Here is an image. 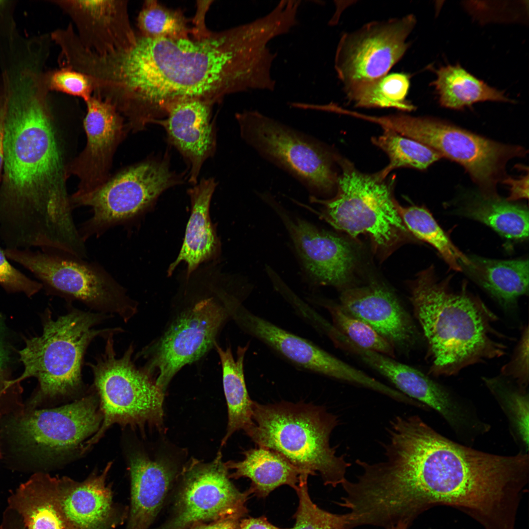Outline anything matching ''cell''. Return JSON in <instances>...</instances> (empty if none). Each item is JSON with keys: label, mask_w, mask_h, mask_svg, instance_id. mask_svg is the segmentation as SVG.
<instances>
[{"label": "cell", "mask_w": 529, "mask_h": 529, "mask_svg": "<svg viewBox=\"0 0 529 529\" xmlns=\"http://www.w3.org/2000/svg\"><path fill=\"white\" fill-rule=\"evenodd\" d=\"M386 433L384 457L366 464L364 483L371 508L386 526L411 524L443 504L469 510L491 529L501 524L505 500L528 481L529 454L499 455L457 443L418 415L395 416Z\"/></svg>", "instance_id": "obj_1"}, {"label": "cell", "mask_w": 529, "mask_h": 529, "mask_svg": "<svg viewBox=\"0 0 529 529\" xmlns=\"http://www.w3.org/2000/svg\"><path fill=\"white\" fill-rule=\"evenodd\" d=\"M262 63L241 25L207 35L171 39L137 33L130 48L106 59L107 92L132 126L143 129L182 100L212 104L256 90Z\"/></svg>", "instance_id": "obj_2"}, {"label": "cell", "mask_w": 529, "mask_h": 529, "mask_svg": "<svg viewBox=\"0 0 529 529\" xmlns=\"http://www.w3.org/2000/svg\"><path fill=\"white\" fill-rule=\"evenodd\" d=\"M48 92L32 74L0 82L5 112L0 240L7 247L60 248L79 237Z\"/></svg>", "instance_id": "obj_3"}, {"label": "cell", "mask_w": 529, "mask_h": 529, "mask_svg": "<svg viewBox=\"0 0 529 529\" xmlns=\"http://www.w3.org/2000/svg\"><path fill=\"white\" fill-rule=\"evenodd\" d=\"M410 299L428 344L430 375H455L505 354V337L494 327L497 316L466 286L453 290L430 267L413 283Z\"/></svg>", "instance_id": "obj_4"}, {"label": "cell", "mask_w": 529, "mask_h": 529, "mask_svg": "<svg viewBox=\"0 0 529 529\" xmlns=\"http://www.w3.org/2000/svg\"><path fill=\"white\" fill-rule=\"evenodd\" d=\"M252 424L244 432L258 446L275 451L308 474H320L324 484L336 487L347 479L351 463L331 446L337 415L322 406L281 401L252 405Z\"/></svg>", "instance_id": "obj_5"}, {"label": "cell", "mask_w": 529, "mask_h": 529, "mask_svg": "<svg viewBox=\"0 0 529 529\" xmlns=\"http://www.w3.org/2000/svg\"><path fill=\"white\" fill-rule=\"evenodd\" d=\"M109 316L74 309L55 319L48 318L42 334L26 340L19 351L24 371L17 379L6 381L5 390L29 377H35L39 383L34 400L65 396L77 390L82 383L84 354L91 342L99 336L122 331L97 328Z\"/></svg>", "instance_id": "obj_6"}, {"label": "cell", "mask_w": 529, "mask_h": 529, "mask_svg": "<svg viewBox=\"0 0 529 529\" xmlns=\"http://www.w3.org/2000/svg\"><path fill=\"white\" fill-rule=\"evenodd\" d=\"M4 249L8 260L28 269L52 294L98 313L116 314L125 322L136 313V303L125 288L96 263L54 249Z\"/></svg>", "instance_id": "obj_7"}, {"label": "cell", "mask_w": 529, "mask_h": 529, "mask_svg": "<svg viewBox=\"0 0 529 529\" xmlns=\"http://www.w3.org/2000/svg\"><path fill=\"white\" fill-rule=\"evenodd\" d=\"M107 337L104 351L88 364L100 399L101 424L84 444L83 451L96 443L112 425L160 428L163 421L164 392L149 373L136 368L132 346L120 357L114 349L113 335Z\"/></svg>", "instance_id": "obj_8"}, {"label": "cell", "mask_w": 529, "mask_h": 529, "mask_svg": "<svg viewBox=\"0 0 529 529\" xmlns=\"http://www.w3.org/2000/svg\"><path fill=\"white\" fill-rule=\"evenodd\" d=\"M338 161L342 173L336 195L326 200L311 196V201L322 205L320 216L336 229L353 237L368 234L377 247L391 248L407 229L390 185L377 173H363L348 162Z\"/></svg>", "instance_id": "obj_9"}, {"label": "cell", "mask_w": 529, "mask_h": 529, "mask_svg": "<svg viewBox=\"0 0 529 529\" xmlns=\"http://www.w3.org/2000/svg\"><path fill=\"white\" fill-rule=\"evenodd\" d=\"M240 136L262 158L285 171L311 193L337 187V156L311 136L256 110L236 114Z\"/></svg>", "instance_id": "obj_10"}, {"label": "cell", "mask_w": 529, "mask_h": 529, "mask_svg": "<svg viewBox=\"0 0 529 529\" xmlns=\"http://www.w3.org/2000/svg\"><path fill=\"white\" fill-rule=\"evenodd\" d=\"M181 180L167 162L150 160L122 170L90 192L73 194V209L91 208L92 216L78 228L80 235L86 242L116 226L127 227L163 192Z\"/></svg>", "instance_id": "obj_11"}, {"label": "cell", "mask_w": 529, "mask_h": 529, "mask_svg": "<svg viewBox=\"0 0 529 529\" xmlns=\"http://www.w3.org/2000/svg\"><path fill=\"white\" fill-rule=\"evenodd\" d=\"M373 122L459 163L484 192H494L507 162L526 154L521 146L499 143L433 118L398 114L375 117Z\"/></svg>", "instance_id": "obj_12"}, {"label": "cell", "mask_w": 529, "mask_h": 529, "mask_svg": "<svg viewBox=\"0 0 529 529\" xmlns=\"http://www.w3.org/2000/svg\"><path fill=\"white\" fill-rule=\"evenodd\" d=\"M228 470L220 452L210 462L192 459L177 477L169 517L156 529H187L196 523L243 517L251 493L237 488Z\"/></svg>", "instance_id": "obj_13"}, {"label": "cell", "mask_w": 529, "mask_h": 529, "mask_svg": "<svg viewBox=\"0 0 529 529\" xmlns=\"http://www.w3.org/2000/svg\"><path fill=\"white\" fill-rule=\"evenodd\" d=\"M102 414L95 396L60 407L28 411L11 420L9 430L19 451L48 460L79 447L98 430Z\"/></svg>", "instance_id": "obj_14"}, {"label": "cell", "mask_w": 529, "mask_h": 529, "mask_svg": "<svg viewBox=\"0 0 529 529\" xmlns=\"http://www.w3.org/2000/svg\"><path fill=\"white\" fill-rule=\"evenodd\" d=\"M415 24L410 14L344 33L337 46L335 68L345 92L387 74L407 50Z\"/></svg>", "instance_id": "obj_15"}, {"label": "cell", "mask_w": 529, "mask_h": 529, "mask_svg": "<svg viewBox=\"0 0 529 529\" xmlns=\"http://www.w3.org/2000/svg\"><path fill=\"white\" fill-rule=\"evenodd\" d=\"M231 308L213 298L199 301L182 313L156 344L151 367L157 369V385L164 392L184 365L203 356L215 344L216 335Z\"/></svg>", "instance_id": "obj_16"}, {"label": "cell", "mask_w": 529, "mask_h": 529, "mask_svg": "<svg viewBox=\"0 0 529 529\" xmlns=\"http://www.w3.org/2000/svg\"><path fill=\"white\" fill-rule=\"evenodd\" d=\"M232 316L246 333L295 366L323 376L381 392L384 384L312 342L258 316L241 305Z\"/></svg>", "instance_id": "obj_17"}, {"label": "cell", "mask_w": 529, "mask_h": 529, "mask_svg": "<svg viewBox=\"0 0 529 529\" xmlns=\"http://www.w3.org/2000/svg\"><path fill=\"white\" fill-rule=\"evenodd\" d=\"M261 198L275 212L289 233L310 275L322 285L341 287L353 269L355 256L343 238L292 216L268 193Z\"/></svg>", "instance_id": "obj_18"}, {"label": "cell", "mask_w": 529, "mask_h": 529, "mask_svg": "<svg viewBox=\"0 0 529 529\" xmlns=\"http://www.w3.org/2000/svg\"><path fill=\"white\" fill-rule=\"evenodd\" d=\"M85 103L86 145L67 168L68 175H74L79 180L75 195L95 190L110 177L113 157L126 127L123 117L107 101L93 95Z\"/></svg>", "instance_id": "obj_19"}, {"label": "cell", "mask_w": 529, "mask_h": 529, "mask_svg": "<svg viewBox=\"0 0 529 529\" xmlns=\"http://www.w3.org/2000/svg\"><path fill=\"white\" fill-rule=\"evenodd\" d=\"M341 307L364 321L388 341L395 351L408 354L419 345L422 335L396 295L384 286L371 284L347 289Z\"/></svg>", "instance_id": "obj_20"}, {"label": "cell", "mask_w": 529, "mask_h": 529, "mask_svg": "<svg viewBox=\"0 0 529 529\" xmlns=\"http://www.w3.org/2000/svg\"><path fill=\"white\" fill-rule=\"evenodd\" d=\"M70 18L77 36L99 54L125 49L135 42L126 0H50Z\"/></svg>", "instance_id": "obj_21"}, {"label": "cell", "mask_w": 529, "mask_h": 529, "mask_svg": "<svg viewBox=\"0 0 529 529\" xmlns=\"http://www.w3.org/2000/svg\"><path fill=\"white\" fill-rule=\"evenodd\" d=\"M109 462L100 474L85 480L57 477L60 502L70 520L79 529H115L126 521L129 507L115 503L106 480Z\"/></svg>", "instance_id": "obj_22"}, {"label": "cell", "mask_w": 529, "mask_h": 529, "mask_svg": "<svg viewBox=\"0 0 529 529\" xmlns=\"http://www.w3.org/2000/svg\"><path fill=\"white\" fill-rule=\"evenodd\" d=\"M212 105L198 99L180 101L168 108L164 119L155 121L164 128L169 142L188 163L189 181L194 185L203 163L216 149Z\"/></svg>", "instance_id": "obj_23"}, {"label": "cell", "mask_w": 529, "mask_h": 529, "mask_svg": "<svg viewBox=\"0 0 529 529\" xmlns=\"http://www.w3.org/2000/svg\"><path fill=\"white\" fill-rule=\"evenodd\" d=\"M130 474V504L125 529H149L177 476L167 462L142 454L131 458Z\"/></svg>", "instance_id": "obj_24"}, {"label": "cell", "mask_w": 529, "mask_h": 529, "mask_svg": "<svg viewBox=\"0 0 529 529\" xmlns=\"http://www.w3.org/2000/svg\"><path fill=\"white\" fill-rule=\"evenodd\" d=\"M7 502L27 529H79L63 509L57 477L43 472L34 474L10 492Z\"/></svg>", "instance_id": "obj_25"}, {"label": "cell", "mask_w": 529, "mask_h": 529, "mask_svg": "<svg viewBox=\"0 0 529 529\" xmlns=\"http://www.w3.org/2000/svg\"><path fill=\"white\" fill-rule=\"evenodd\" d=\"M216 183L212 178H203L188 190L192 212L180 253L168 270L170 275L182 262L187 264L189 276L203 262L216 256L219 242L212 227L209 209Z\"/></svg>", "instance_id": "obj_26"}, {"label": "cell", "mask_w": 529, "mask_h": 529, "mask_svg": "<svg viewBox=\"0 0 529 529\" xmlns=\"http://www.w3.org/2000/svg\"><path fill=\"white\" fill-rule=\"evenodd\" d=\"M342 348L379 372L409 398L428 407L436 405L441 400L444 393L443 385L418 369L393 358L360 347L348 338L343 341Z\"/></svg>", "instance_id": "obj_27"}, {"label": "cell", "mask_w": 529, "mask_h": 529, "mask_svg": "<svg viewBox=\"0 0 529 529\" xmlns=\"http://www.w3.org/2000/svg\"><path fill=\"white\" fill-rule=\"evenodd\" d=\"M461 264L466 273L506 311L512 310L518 299L529 292L528 260H497L468 257Z\"/></svg>", "instance_id": "obj_28"}, {"label": "cell", "mask_w": 529, "mask_h": 529, "mask_svg": "<svg viewBox=\"0 0 529 529\" xmlns=\"http://www.w3.org/2000/svg\"><path fill=\"white\" fill-rule=\"evenodd\" d=\"M243 460L225 462L230 478H248L251 494L260 498L266 497L277 487L288 485L295 490L298 487L300 476L307 474L285 457L272 450L258 447L242 452Z\"/></svg>", "instance_id": "obj_29"}, {"label": "cell", "mask_w": 529, "mask_h": 529, "mask_svg": "<svg viewBox=\"0 0 529 529\" xmlns=\"http://www.w3.org/2000/svg\"><path fill=\"white\" fill-rule=\"evenodd\" d=\"M456 208L460 215L478 220L507 239L523 240L529 236L528 208L496 192H470L462 195Z\"/></svg>", "instance_id": "obj_30"}, {"label": "cell", "mask_w": 529, "mask_h": 529, "mask_svg": "<svg viewBox=\"0 0 529 529\" xmlns=\"http://www.w3.org/2000/svg\"><path fill=\"white\" fill-rule=\"evenodd\" d=\"M216 345L221 362L223 389L228 409L226 433L221 441L223 446L234 433L241 430L245 431L252 424L254 401L248 394L244 375V360L249 344L238 346L236 359L230 347L223 349Z\"/></svg>", "instance_id": "obj_31"}, {"label": "cell", "mask_w": 529, "mask_h": 529, "mask_svg": "<svg viewBox=\"0 0 529 529\" xmlns=\"http://www.w3.org/2000/svg\"><path fill=\"white\" fill-rule=\"evenodd\" d=\"M436 78L431 82L443 107L461 109L479 102H510L504 92L488 85L457 63L435 70Z\"/></svg>", "instance_id": "obj_32"}, {"label": "cell", "mask_w": 529, "mask_h": 529, "mask_svg": "<svg viewBox=\"0 0 529 529\" xmlns=\"http://www.w3.org/2000/svg\"><path fill=\"white\" fill-rule=\"evenodd\" d=\"M482 381L507 419L509 432L519 452L528 454L529 395L528 388L503 375Z\"/></svg>", "instance_id": "obj_33"}, {"label": "cell", "mask_w": 529, "mask_h": 529, "mask_svg": "<svg viewBox=\"0 0 529 529\" xmlns=\"http://www.w3.org/2000/svg\"><path fill=\"white\" fill-rule=\"evenodd\" d=\"M395 204L408 230L435 248L450 268L457 271L462 270L461 265L468 264V257L454 245L427 209L418 206L403 207L396 201Z\"/></svg>", "instance_id": "obj_34"}, {"label": "cell", "mask_w": 529, "mask_h": 529, "mask_svg": "<svg viewBox=\"0 0 529 529\" xmlns=\"http://www.w3.org/2000/svg\"><path fill=\"white\" fill-rule=\"evenodd\" d=\"M410 85L408 75L393 73L346 92L348 99L360 107L393 108L411 111L415 107L407 99Z\"/></svg>", "instance_id": "obj_35"}, {"label": "cell", "mask_w": 529, "mask_h": 529, "mask_svg": "<svg viewBox=\"0 0 529 529\" xmlns=\"http://www.w3.org/2000/svg\"><path fill=\"white\" fill-rule=\"evenodd\" d=\"M372 141L387 155L389 160L388 164L377 173L382 179L399 168L426 169L442 157L421 143L389 129H384L383 133L373 137Z\"/></svg>", "instance_id": "obj_36"}, {"label": "cell", "mask_w": 529, "mask_h": 529, "mask_svg": "<svg viewBox=\"0 0 529 529\" xmlns=\"http://www.w3.org/2000/svg\"><path fill=\"white\" fill-rule=\"evenodd\" d=\"M180 10L169 8L155 0H145L137 19L140 35L148 38L179 39L192 32Z\"/></svg>", "instance_id": "obj_37"}, {"label": "cell", "mask_w": 529, "mask_h": 529, "mask_svg": "<svg viewBox=\"0 0 529 529\" xmlns=\"http://www.w3.org/2000/svg\"><path fill=\"white\" fill-rule=\"evenodd\" d=\"M323 306L329 312L333 326L357 345L394 358L392 345L361 320L346 312L339 303L328 302Z\"/></svg>", "instance_id": "obj_38"}, {"label": "cell", "mask_w": 529, "mask_h": 529, "mask_svg": "<svg viewBox=\"0 0 529 529\" xmlns=\"http://www.w3.org/2000/svg\"><path fill=\"white\" fill-rule=\"evenodd\" d=\"M308 476L301 475L295 490L299 504L294 526L289 529H350L349 516L324 510L312 500L308 492Z\"/></svg>", "instance_id": "obj_39"}, {"label": "cell", "mask_w": 529, "mask_h": 529, "mask_svg": "<svg viewBox=\"0 0 529 529\" xmlns=\"http://www.w3.org/2000/svg\"><path fill=\"white\" fill-rule=\"evenodd\" d=\"M45 80L49 91H56L88 100L93 95L94 88L89 77L73 69L60 67L46 71Z\"/></svg>", "instance_id": "obj_40"}, {"label": "cell", "mask_w": 529, "mask_h": 529, "mask_svg": "<svg viewBox=\"0 0 529 529\" xmlns=\"http://www.w3.org/2000/svg\"><path fill=\"white\" fill-rule=\"evenodd\" d=\"M4 250L0 246V286L9 293H23L31 297L42 289V285L28 277L8 261Z\"/></svg>", "instance_id": "obj_41"}, {"label": "cell", "mask_w": 529, "mask_h": 529, "mask_svg": "<svg viewBox=\"0 0 529 529\" xmlns=\"http://www.w3.org/2000/svg\"><path fill=\"white\" fill-rule=\"evenodd\" d=\"M529 328L525 327L511 360L502 368V375L528 388L529 384Z\"/></svg>", "instance_id": "obj_42"}, {"label": "cell", "mask_w": 529, "mask_h": 529, "mask_svg": "<svg viewBox=\"0 0 529 529\" xmlns=\"http://www.w3.org/2000/svg\"><path fill=\"white\" fill-rule=\"evenodd\" d=\"M504 183L509 186L510 195L507 200L512 202L514 200L529 197V176H522L519 179L507 178L504 180Z\"/></svg>", "instance_id": "obj_43"}, {"label": "cell", "mask_w": 529, "mask_h": 529, "mask_svg": "<svg viewBox=\"0 0 529 529\" xmlns=\"http://www.w3.org/2000/svg\"><path fill=\"white\" fill-rule=\"evenodd\" d=\"M241 519L230 517L208 523H196L187 529H240Z\"/></svg>", "instance_id": "obj_44"}, {"label": "cell", "mask_w": 529, "mask_h": 529, "mask_svg": "<svg viewBox=\"0 0 529 529\" xmlns=\"http://www.w3.org/2000/svg\"><path fill=\"white\" fill-rule=\"evenodd\" d=\"M0 529H27L21 517L12 508L4 509L0 523Z\"/></svg>", "instance_id": "obj_45"}, {"label": "cell", "mask_w": 529, "mask_h": 529, "mask_svg": "<svg viewBox=\"0 0 529 529\" xmlns=\"http://www.w3.org/2000/svg\"><path fill=\"white\" fill-rule=\"evenodd\" d=\"M240 529H282L271 524L264 516L241 519Z\"/></svg>", "instance_id": "obj_46"}, {"label": "cell", "mask_w": 529, "mask_h": 529, "mask_svg": "<svg viewBox=\"0 0 529 529\" xmlns=\"http://www.w3.org/2000/svg\"><path fill=\"white\" fill-rule=\"evenodd\" d=\"M4 107L3 103L0 97V183L1 180L3 162V135L4 125Z\"/></svg>", "instance_id": "obj_47"}, {"label": "cell", "mask_w": 529, "mask_h": 529, "mask_svg": "<svg viewBox=\"0 0 529 529\" xmlns=\"http://www.w3.org/2000/svg\"><path fill=\"white\" fill-rule=\"evenodd\" d=\"M5 353L0 344V395L5 391V380L4 379V364L5 362Z\"/></svg>", "instance_id": "obj_48"}, {"label": "cell", "mask_w": 529, "mask_h": 529, "mask_svg": "<svg viewBox=\"0 0 529 529\" xmlns=\"http://www.w3.org/2000/svg\"><path fill=\"white\" fill-rule=\"evenodd\" d=\"M410 526L408 523L401 522L388 529H409Z\"/></svg>", "instance_id": "obj_49"}, {"label": "cell", "mask_w": 529, "mask_h": 529, "mask_svg": "<svg viewBox=\"0 0 529 529\" xmlns=\"http://www.w3.org/2000/svg\"><path fill=\"white\" fill-rule=\"evenodd\" d=\"M5 2H6V1H5V0H0V11L1 10L2 8L5 5Z\"/></svg>", "instance_id": "obj_50"}]
</instances>
